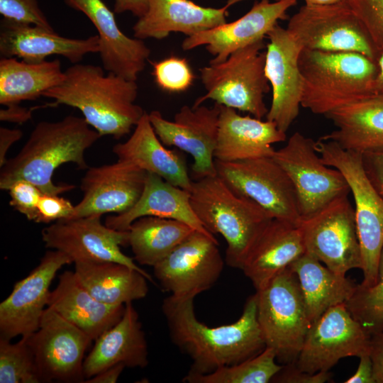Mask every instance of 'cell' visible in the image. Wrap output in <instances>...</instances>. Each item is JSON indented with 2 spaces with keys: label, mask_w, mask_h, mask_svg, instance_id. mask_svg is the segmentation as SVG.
Returning a JSON list of instances; mask_svg holds the SVG:
<instances>
[{
  "label": "cell",
  "mask_w": 383,
  "mask_h": 383,
  "mask_svg": "<svg viewBox=\"0 0 383 383\" xmlns=\"http://www.w3.org/2000/svg\"><path fill=\"white\" fill-rule=\"evenodd\" d=\"M152 65L155 83L163 91L182 92L193 84L195 77L186 58L170 56Z\"/></svg>",
  "instance_id": "f35d334b"
},
{
  "label": "cell",
  "mask_w": 383,
  "mask_h": 383,
  "mask_svg": "<svg viewBox=\"0 0 383 383\" xmlns=\"http://www.w3.org/2000/svg\"><path fill=\"white\" fill-rule=\"evenodd\" d=\"M40 374L26 337L15 343L0 338V383H39Z\"/></svg>",
  "instance_id": "74e56055"
},
{
  "label": "cell",
  "mask_w": 383,
  "mask_h": 383,
  "mask_svg": "<svg viewBox=\"0 0 383 383\" xmlns=\"http://www.w3.org/2000/svg\"><path fill=\"white\" fill-rule=\"evenodd\" d=\"M362 162L367 177L383 197V150L362 154Z\"/></svg>",
  "instance_id": "f6af8a7d"
},
{
  "label": "cell",
  "mask_w": 383,
  "mask_h": 383,
  "mask_svg": "<svg viewBox=\"0 0 383 383\" xmlns=\"http://www.w3.org/2000/svg\"><path fill=\"white\" fill-rule=\"evenodd\" d=\"M26 338L42 382H84V355L93 341L84 332L47 307L38 329Z\"/></svg>",
  "instance_id": "9a60e30c"
},
{
  "label": "cell",
  "mask_w": 383,
  "mask_h": 383,
  "mask_svg": "<svg viewBox=\"0 0 383 383\" xmlns=\"http://www.w3.org/2000/svg\"><path fill=\"white\" fill-rule=\"evenodd\" d=\"M147 172L127 161L87 168L82 179V200L70 219L105 213H121L140 199Z\"/></svg>",
  "instance_id": "ffe728a7"
},
{
  "label": "cell",
  "mask_w": 383,
  "mask_h": 383,
  "mask_svg": "<svg viewBox=\"0 0 383 383\" xmlns=\"http://www.w3.org/2000/svg\"><path fill=\"white\" fill-rule=\"evenodd\" d=\"M23 136V132L19 129H10L5 127L0 128V167H2L6 160V154L11 145L19 140Z\"/></svg>",
  "instance_id": "681fc988"
},
{
  "label": "cell",
  "mask_w": 383,
  "mask_h": 383,
  "mask_svg": "<svg viewBox=\"0 0 383 383\" xmlns=\"http://www.w3.org/2000/svg\"><path fill=\"white\" fill-rule=\"evenodd\" d=\"M286 28L305 49L358 52L376 62L379 55L348 0L331 5L305 4Z\"/></svg>",
  "instance_id": "30bf717a"
},
{
  "label": "cell",
  "mask_w": 383,
  "mask_h": 383,
  "mask_svg": "<svg viewBox=\"0 0 383 383\" xmlns=\"http://www.w3.org/2000/svg\"><path fill=\"white\" fill-rule=\"evenodd\" d=\"M82 12L98 32L99 52L104 69L128 80L136 81L143 71L150 49L143 40L125 35L118 26L114 12L102 0H64Z\"/></svg>",
  "instance_id": "7402d4cb"
},
{
  "label": "cell",
  "mask_w": 383,
  "mask_h": 383,
  "mask_svg": "<svg viewBox=\"0 0 383 383\" xmlns=\"http://www.w3.org/2000/svg\"><path fill=\"white\" fill-rule=\"evenodd\" d=\"M221 105L183 106L173 121L165 119L159 111L148 113L154 131L162 143L174 146L194 159V181L216 175L215 150L217 145Z\"/></svg>",
  "instance_id": "e0dca14e"
},
{
  "label": "cell",
  "mask_w": 383,
  "mask_h": 383,
  "mask_svg": "<svg viewBox=\"0 0 383 383\" xmlns=\"http://www.w3.org/2000/svg\"><path fill=\"white\" fill-rule=\"evenodd\" d=\"M242 1H244V0H228V2H227V5L231 6L233 4L238 3V2Z\"/></svg>",
  "instance_id": "11a10c76"
},
{
  "label": "cell",
  "mask_w": 383,
  "mask_h": 383,
  "mask_svg": "<svg viewBox=\"0 0 383 383\" xmlns=\"http://www.w3.org/2000/svg\"><path fill=\"white\" fill-rule=\"evenodd\" d=\"M101 216L92 215L52 223L42 230L46 248L61 251L76 262H115L151 276L124 254L121 246L128 245V231H118L103 224Z\"/></svg>",
  "instance_id": "2e32d148"
},
{
  "label": "cell",
  "mask_w": 383,
  "mask_h": 383,
  "mask_svg": "<svg viewBox=\"0 0 383 383\" xmlns=\"http://www.w3.org/2000/svg\"><path fill=\"white\" fill-rule=\"evenodd\" d=\"M370 355L375 383H383V332L371 335Z\"/></svg>",
  "instance_id": "bcb514c9"
},
{
  "label": "cell",
  "mask_w": 383,
  "mask_h": 383,
  "mask_svg": "<svg viewBox=\"0 0 383 383\" xmlns=\"http://www.w3.org/2000/svg\"><path fill=\"white\" fill-rule=\"evenodd\" d=\"M126 367L122 364L111 366L93 377L87 379V383H116Z\"/></svg>",
  "instance_id": "816d5d0a"
},
{
  "label": "cell",
  "mask_w": 383,
  "mask_h": 383,
  "mask_svg": "<svg viewBox=\"0 0 383 383\" xmlns=\"http://www.w3.org/2000/svg\"><path fill=\"white\" fill-rule=\"evenodd\" d=\"M99 52L97 35L84 39L70 38L37 26L2 19L0 26L1 57H16L27 62H41L61 55L73 64L89 53Z\"/></svg>",
  "instance_id": "603a6c76"
},
{
  "label": "cell",
  "mask_w": 383,
  "mask_h": 383,
  "mask_svg": "<svg viewBox=\"0 0 383 383\" xmlns=\"http://www.w3.org/2000/svg\"><path fill=\"white\" fill-rule=\"evenodd\" d=\"M5 109L0 110V120L22 124L32 118L33 112L40 106L26 108L21 106L19 104L6 106Z\"/></svg>",
  "instance_id": "7dc6e473"
},
{
  "label": "cell",
  "mask_w": 383,
  "mask_h": 383,
  "mask_svg": "<svg viewBox=\"0 0 383 383\" xmlns=\"http://www.w3.org/2000/svg\"><path fill=\"white\" fill-rule=\"evenodd\" d=\"M113 152L118 160L130 162L172 184L190 192L193 180L183 155L170 150L160 140L145 111L129 138L116 144Z\"/></svg>",
  "instance_id": "83f0119b"
},
{
  "label": "cell",
  "mask_w": 383,
  "mask_h": 383,
  "mask_svg": "<svg viewBox=\"0 0 383 383\" xmlns=\"http://www.w3.org/2000/svg\"><path fill=\"white\" fill-rule=\"evenodd\" d=\"M274 1H278V0H274Z\"/></svg>",
  "instance_id": "9f6ffc18"
},
{
  "label": "cell",
  "mask_w": 383,
  "mask_h": 383,
  "mask_svg": "<svg viewBox=\"0 0 383 383\" xmlns=\"http://www.w3.org/2000/svg\"><path fill=\"white\" fill-rule=\"evenodd\" d=\"M296 3V0L256 1L250 10L238 19L185 38L182 48L184 50H190L205 45L206 50L213 56L209 63L223 62L234 51L265 39L279 20L287 18V11Z\"/></svg>",
  "instance_id": "44dd1931"
},
{
  "label": "cell",
  "mask_w": 383,
  "mask_h": 383,
  "mask_svg": "<svg viewBox=\"0 0 383 383\" xmlns=\"http://www.w3.org/2000/svg\"><path fill=\"white\" fill-rule=\"evenodd\" d=\"M289 364L274 377L272 382L279 383H324L331 379V373L318 372L314 374L299 370L295 365Z\"/></svg>",
  "instance_id": "ee69618b"
},
{
  "label": "cell",
  "mask_w": 383,
  "mask_h": 383,
  "mask_svg": "<svg viewBox=\"0 0 383 383\" xmlns=\"http://www.w3.org/2000/svg\"><path fill=\"white\" fill-rule=\"evenodd\" d=\"M148 5L149 0H114L113 12L122 13L130 11L140 18L147 12Z\"/></svg>",
  "instance_id": "f907efd6"
},
{
  "label": "cell",
  "mask_w": 383,
  "mask_h": 383,
  "mask_svg": "<svg viewBox=\"0 0 383 383\" xmlns=\"http://www.w3.org/2000/svg\"><path fill=\"white\" fill-rule=\"evenodd\" d=\"M345 383H375L373 376L372 362L370 353L360 357V363L353 376Z\"/></svg>",
  "instance_id": "c3c4849f"
},
{
  "label": "cell",
  "mask_w": 383,
  "mask_h": 383,
  "mask_svg": "<svg viewBox=\"0 0 383 383\" xmlns=\"http://www.w3.org/2000/svg\"><path fill=\"white\" fill-rule=\"evenodd\" d=\"M213 235L194 231L153 267L162 289L179 299H194L219 279L224 260Z\"/></svg>",
  "instance_id": "4fadbf2b"
},
{
  "label": "cell",
  "mask_w": 383,
  "mask_h": 383,
  "mask_svg": "<svg viewBox=\"0 0 383 383\" xmlns=\"http://www.w3.org/2000/svg\"><path fill=\"white\" fill-rule=\"evenodd\" d=\"M304 253L297 224L273 218L252 245L240 270L257 291Z\"/></svg>",
  "instance_id": "484cf974"
},
{
  "label": "cell",
  "mask_w": 383,
  "mask_h": 383,
  "mask_svg": "<svg viewBox=\"0 0 383 383\" xmlns=\"http://www.w3.org/2000/svg\"><path fill=\"white\" fill-rule=\"evenodd\" d=\"M172 343L190 357V374L210 373L238 363L266 345L257 320L256 294L250 296L240 318L231 324L209 327L199 321L194 299L165 298L162 304Z\"/></svg>",
  "instance_id": "6da1fadb"
},
{
  "label": "cell",
  "mask_w": 383,
  "mask_h": 383,
  "mask_svg": "<svg viewBox=\"0 0 383 383\" xmlns=\"http://www.w3.org/2000/svg\"><path fill=\"white\" fill-rule=\"evenodd\" d=\"M74 206L67 199L59 195L43 194L37 210L35 223H49L70 219Z\"/></svg>",
  "instance_id": "7bdbcfd3"
},
{
  "label": "cell",
  "mask_w": 383,
  "mask_h": 383,
  "mask_svg": "<svg viewBox=\"0 0 383 383\" xmlns=\"http://www.w3.org/2000/svg\"><path fill=\"white\" fill-rule=\"evenodd\" d=\"M255 294L266 347L275 351L277 358L292 362L311 326L297 276L289 267Z\"/></svg>",
  "instance_id": "ba28073f"
},
{
  "label": "cell",
  "mask_w": 383,
  "mask_h": 383,
  "mask_svg": "<svg viewBox=\"0 0 383 383\" xmlns=\"http://www.w3.org/2000/svg\"><path fill=\"white\" fill-rule=\"evenodd\" d=\"M325 116L336 129L320 139L362 155L383 150V94L366 96Z\"/></svg>",
  "instance_id": "f546056e"
},
{
  "label": "cell",
  "mask_w": 383,
  "mask_h": 383,
  "mask_svg": "<svg viewBox=\"0 0 383 383\" xmlns=\"http://www.w3.org/2000/svg\"><path fill=\"white\" fill-rule=\"evenodd\" d=\"M70 263L72 260L66 254L50 249L26 277L14 284L0 304V338L28 337L38 329L48 307L51 283L57 272Z\"/></svg>",
  "instance_id": "ac0fdd59"
},
{
  "label": "cell",
  "mask_w": 383,
  "mask_h": 383,
  "mask_svg": "<svg viewBox=\"0 0 383 383\" xmlns=\"http://www.w3.org/2000/svg\"><path fill=\"white\" fill-rule=\"evenodd\" d=\"M348 194L341 195L297 223L306 252L331 270L345 275L362 268L354 208Z\"/></svg>",
  "instance_id": "9c48e42d"
},
{
  "label": "cell",
  "mask_w": 383,
  "mask_h": 383,
  "mask_svg": "<svg viewBox=\"0 0 383 383\" xmlns=\"http://www.w3.org/2000/svg\"><path fill=\"white\" fill-rule=\"evenodd\" d=\"M192 207L205 228L227 243L226 262L240 269L273 218L257 204L235 193L217 174L193 180Z\"/></svg>",
  "instance_id": "277c9868"
},
{
  "label": "cell",
  "mask_w": 383,
  "mask_h": 383,
  "mask_svg": "<svg viewBox=\"0 0 383 383\" xmlns=\"http://www.w3.org/2000/svg\"><path fill=\"white\" fill-rule=\"evenodd\" d=\"M289 268L299 279L311 324L330 308L346 303L355 292L357 284L351 279L322 265L306 252Z\"/></svg>",
  "instance_id": "d6a6232c"
},
{
  "label": "cell",
  "mask_w": 383,
  "mask_h": 383,
  "mask_svg": "<svg viewBox=\"0 0 383 383\" xmlns=\"http://www.w3.org/2000/svg\"><path fill=\"white\" fill-rule=\"evenodd\" d=\"M266 38L265 71L272 96L265 117L286 133L301 106L304 82L299 56L303 48L286 28L279 24Z\"/></svg>",
  "instance_id": "d6986e66"
},
{
  "label": "cell",
  "mask_w": 383,
  "mask_h": 383,
  "mask_svg": "<svg viewBox=\"0 0 383 383\" xmlns=\"http://www.w3.org/2000/svg\"><path fill=\"white\" fill-rule=\"evenodd\" d=\"M0 13L6 20L54 30L38 0H0Z\"/></svg>",
  "instance_id": "60d3db41"
},
{
  "label": "cell",
  "mask_w": 383,
  "mask_h": 383,
  "mask_svg": "<svg viewBox=\"0 0 383 383\" xmlns=\"http://www.w3.org/2000/svg\"><path fill=\"white\" fill-rule=\"evenodd\" d=\"M143 216L177 220L197 231L214 236L195 214L190 202V192L153 173H147L144 189L138 201L125 212L109 216L105 224L116 230L128 231L134 221Z\"/></svg>",
  "instance_id": "4dcf8cb0"
},
{
  "label": "cell",
  "mask_w": 383,
  "mask_h": 383,
  "mask_svg": "<svg viewBox=\"0 0 383 383\" xmlns=\"http://www.w3.org/2000/svg\"><path fill=\"white\" fill-rule=\"evenodd\" d=\"M345 304L370 335L383 332V247L377 282L369 287L357 284L354 294Z\"/></svg>",
  "instance_id": "8d00e7d4"
},
{
  "label": "cell",
  "mask_w": 383,
  "mask_h": 383,
  "mask_svg": "<svg viewBox=\"0 0 383 383\" xmlns=\"http://www.w3.org/2000/svg\"><path fill=\"white\" fill-rule=\"evenodd\" d=\"M347 0H304L306 4L311 5H331Z\"/></svg>",
  "instance_id": "db71d44e"
},
{
  "label": "cell",
  "mask_w": 383,
  "mask_h": 383,
  "mask_svg": "<svg viewBox=\"0 0 383 383\" xmlns=\"http://www.w3.org/2000/svg\"><path fill=\"white\" fill-rule=\"evenodd\" d=\"M48 307L84 332L95 340L121 318L125 305L104 304L95 299L79 282L72 271L59 277L50 291Z\"/></svg>",
  "instance_id": "f1b7e54d"
},
{
  "label": "cell",
  "mask_w": 383,
  "mask_h": 383,
  "mask_svg": "<svg viewBox=\"0 0 383 383\" xmlns=\"http://www.w3.org/2000/svg\"><path fill=\"white\" fill-rule=\"evenodd\" d=\"M277 355L270 347L238 363L224 366L204 374H187L188 383H267L282 369L276 363Z\"/></svg>",
  "instance_id": "d590c367"
},
{
  "label": "cell",
  "mask_w": 383,
  "mask_h": 383,
  "mask_svg": "<svg viewBox=\"0 0 383 383\" xmlns=\"http://www.w3.org/2000/svg\"><path fill=\"white\" fill-rule=\"evenodd\" d=\"M286 140V133L270 121L241 116L221 105L215 160L235 162L273 157V145Z\"/></svg>",
  "instance_id": "cb8c5ba5"
},
{
  "label": "cell",
  "mask_w": 383,
  "mask_h": 383,
  "mask_svg": "<svg viewBox=\"0 0 383 383\" xmlns=\"http://www.w3.org/2000/svg\"><path fill=\"white\" fill-rule=\"evenodd\" d=\"M194 231L196 230L177 220L143 216L131 224L128 245L137 262L153 267Z\"/></svg>",
  "instance_id": "e575fe53"
},
{
  "label": "cell",
  "mask_w": 383,
  "mask_h": 383,
  "mask_svg": "<svg viewBox=\"0 0 383 383\" xmlns=\"http://www.w3.org/2000/svg\"><path fill=\"white\" fill-rule=\"evenodd\" d=\"M265 56L263 39L234 51L223 62L201 68L206 93L192 106L211 99L260 119L266 116L269 109L264 96L270 91V83L265 71Z\"/></svg>",
  "instance_id": "52a82bcc"
},
{
  "label": "cell",
  "mask_w": 383,
  "mask_h": 383,
  "mask_svg": "<svg viewBox=\"0 0 383 383\" xmlns=\"http://www.w3.org/2000/svg\"><path fill=\"white\" fill-rule=\"evenodd\" d=\"M377 64V74L374 85V92L383 94V50L379 53Z\"/></svg>",
  "instance_id": "f5cc1de1"
},
{
  "label": "cell",
  "mask_w": 383,
  "mask_h": 383,
  "mask_svg": "<svg viewBox=\"0 0 383 383\" xmlns=\"http://www.w3.org/2000/svg\"><path fill=\"white\" fill-rule=\"evenodd\" d=\"M136 81L113 73L105 74L100 66L76 63L65 71V78L43 96L79 109L87 123L101 136L119 139L130 133L145 112L135 104Z\"/></svg>",
  "instance_id": "3957f363"
},
{
  "label": "cell",
  "mask_w": 383,
  "mask_h": 383,
  "mask_svg": "<svg viewBox=\"0 0 383 383\" xmlns=\"http://www.w3.org/2000/svg\"><path fill=\"white\" fill-rule=\"evenodd\" d=\"M101 135L84 118L67 116L57 121H40L18 153L1 167L0 188L6 190L23 179L43 194L60 195L74 184H55L52 176L60 165L72 162L87 169L84 153Z\"/></svg>",
  "instance_id": "7a4b0ae2"
},
{
  "label": "cell",
  "mask_w": 383,
  "mask_h": 383,
  "mask_svg": "<svg viewBox=\"0 0 383 383\" xmlns=\"http://www.w3.org/2000/svg\"><path fill=\"white\" fill-rule=\"evenodd\" d=\"M370 337L345 303L336 305L311 324L295 365L311 374L328 372L340 359L370 353Z\"/></svg>",
  "instance_id": "5bb4252c"
},
{
  "label": "cell",
  "mask_w": 383,
  "mask_h": 383,
  "mask_svg": "<svg viewBox=\"0 0 383 383\" xmlns=\"http://www.w3.org/2000/svg\"><path fill=\"white\" fill-rule=\"evenodd\" d=\"M74 274L98 301L121 306L143 299L148 292V277L140 271L115 262H76Z\"/></svg>",
  "instance_id": "1f68e13d"
},
{
  "label": "cell",
  "mask_w": 383,
  "mask_h": 383,
  "mask_svg": "<svg viewBox=\"0 0 383 383\" xmlns=\"http://www.w3.org/2000/svg\"><path fill=\"white\" fill-rule=\"evenodd\" d=\"M316 149L322 161L339 170L346 179L355 202V219L360 245L364 287L377 280L383 247V197L375 189L362 162V155L343 149L335 142L319 139Z\"/></svg>",
  "instance_id": "8992f818"
},
{
  "label": "cell",
  "mask_w": 383,
  "mask_h": 383,
  "mask_svg": "<svg viewBox=\"0 0 383 383\" xmlns=\"http://www.w3.org/2000/svg\"><path fill=\"white\" fill-rule=\"evenodd\" d=\"M7 191L11 197L10 205L28 220L35 222L38 204L43 194L41 190L31 182L20 179L14 182Z\"/></svg>",
  "instance_id": "b9f144b4"
},
{
  "label": "cell",
  "mask_w": 383,
  "mask_h": 383,
  "mask_svg": "<svg viewBox=\"0 0 383 383\" xmlns=\"http://www.w3.org/2000/svg\"><path fill=\"white\" fill-rule=\"evenodd\" d=\"M273 158L294 187L301 217L316 212L350 192L343 174L322 161L316 141L299 132L293 133L283 148L275 150Z\"/></svg>",
  "instance_id": "7c38bea8"
},
{
  "label": "cell",
  "mask_w": 383,
  "mask_h": 383,
  "mask_svg": "<svg viewBox=\"0 0 383 383\" xmlns=\"http://www.w3.org/2000/svg\"><path fill=\"white\" fill-rule=\"evenodd\" d=\"M94 341L84 362L87 379L118 364L128 368H144L148 364L145 334L133 302L125 304L119 321Z\"/></svg>",
  "instance_id": "d4e9b609"
},
{
  "label": "cell",
  "mask_w": 383,
  "mask_h": 383,
  "mask_svg": "<svg viewBox=\"0 0 383 383\" xmlns=\"http://www.w3.org/2000/svg\"><path fill=\"white\" fill-rule=\"evenodd\" d=\"M64 78L58 59L32 63L16 57H1L0 104L8 106L35 100Z\"/></svg>",
  "instance_id": "836d02e7"
},
{
  "label": "cell",
  "mask_w": 383,
  "mask_h": 383,
  "mask_svg": "<svg viewBox=\"0 0 383 383\" xmlns=\"http://www.w3.org/2000/svg\"><path fill=\"white\" fill-rule=\"evenodd\" d=\"M217 175L237 194L251 199L273 218L297 224L299 201L289 177L273 157L222 162L215 160Z\"/></svg>",
  "instance_id": "8fae6325"
},
{
  "label": "cell",
  "mask_w": 383,
  "mask_h": 383,
  "mask_svg": "<svg viewBox=\"0 0 383 383\" xmlns=\"http://www.w3.org/2000/svg\"><path fill=\"white\" fill-rule=\"evenodd\" d=\"M228 7H204L190 0H149L147 12L133 26V36L161 40L173 32L192 36L226 23Z\"/></svg>",
  "instance_id": "4316f807"
},
{
  "label": "cell",
  "mask_w": 383,
  "mask_h": 383,
  "mask_svg": "<svg viewBox=\"0 0 383 383\" xmlns=\"http://www.w3.org/2000/svg\"><path fill=\"white\" fill-rule=\"evenodd\" d=\"M299 67L304 82L301 106L313 113L326 116L374 94L377 64L361 53L303 48Z\"/></svg>",
  "instance_id": "5b68a950"
},
{
  "label": "cell",
  "mask_w": 383,
  "mask_h": 383,
  "mask_svg": "<svg viewBox=\"0 0 383 383\" xmlns=\"http://www.w3.org/2000/svg\"><path fill=\"white\" fill-rule=\"evenodd\" d=\"M379 52L383 50V0H348Z\"/></svg>",
  "instance_id": "ab89813d"
}]
</instances>
